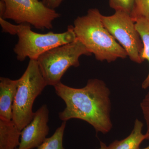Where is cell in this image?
Instances as JSON below:
<instances>
[{"instance_id":"6da1fadb","label":"cell","mask_w":149,"mask_h":149,"mask_svg":"<svg viewBox=\"0 0 149 149\" xmlns=\"http://www.w3.org/2000/svg\"><path fill=\"white\" fill-rule=\"evenodd\" d=\"M56 94L65 107L58 113L62 121L77 118L93 126L97 133H109L112 128L110 118V91L103 80L89 79L81 88H71L61 82L54 87Z\"/></svg>"},{"instance_id":"7a4b0ae2","label":"cell","mask_w":149,"mask_h":149,"mask_svg":"<svg viewBox=\"0 0 149 149\" xmlns=\"http://www.w3.org/2000/svg\"><path fill=\"white\" fill-rule=\"evenodd\" d=\"M102 15L97 9L91 8L85 15L77 17L73 26L77 40L97 60L111 63L126 58V51L104 26Z\"/></svg>"},{"instance_id":"3957f363","label":"cell","mask_w":149,"mask_h":149,"mask_svg":"<svg viewBox=\"0 0 149 149\" xmlns=\"http://www.w3.org/2000/svg\"><path fill=\"white\" fill-rule=\"evenodd\" d=\"M19 79L13 106L12 120L22 130L32 121L35 99L47 86L36 60H30L25 72Z\"/></svg>"},{"instance_id":"277c9868","label":"cell","mask_w":149,"mask_h":149,"mask_svg":"<svg viewBox=\"0 0 149 149\" xmlns=\"http://www.w3.org/2000/svg\"><path fill=\"white\" fill-rule=\"evenodd\" d=\"M16 35L18 42L13 51L17 58L20 61H24L27 58L37 60L45 52L77 40L72 25L68 26L66 31L62 33L50 32L41 34L32 31L30 24H17Z\"/></svg>"},{"instance_id":"5b68a950","label":"cell","mask_w":149,"mask_h":149,"mask_svg":"<svg viewBox=\"0 0 149 149\" xmlns=\"http://www.w3.org/2000/svg\"><path fill=\"white\" fill-rule=\"evenodd\" d=\"M92 54L77 39L45 52L37 61L47 85L54 87L61 82L62 77L69 68L79 66L81 56Z\"/></svg>"},{"instance_id":"8992f818","label":"cell","mask_w":149,"mask_h":149,"mask_svg":"<svg viewBox=\"0 0 149 149\" xmlns=\"http://www.w3.org/2000/svg\"><path fill=\"white\" fill-rule=\"evenodd\" d=\"M6 5L3 18L18 24H28L39 29L53 28V22L61 15L40 0H3Z\"/></svg>"},{"instance_id":"52a82bcc","label":"cell","mask_w":149,"mask_h":149,"mask_svg":"<svg viewBox=\"0 0 149 149\" xmlns=\"http://www.w3.org/2000/svg\"><path fill=\"white\" fill-rule=\"evenodd\" d=\"M102 20L107 30L126 51L130 60L142 63L144 61L141 57L143 45L130 15L115 11L110 16L102 15Z\"/></svg>"},{"instance_id":"ba28073f","label":"cell","mask_w":149,"mask_h":149,"mask_svg":"<svg viewBox=\"0 0 149 149\" xmlns=\"http://www.w3.org/2000/svg\"><path fill=\"white\" fill-rule=\"evenodd\" d=\"M49 120L48 107L43 105L35 112L32 121L22 130L17 149H32L40 146L49 134Z\"/></svg>"},{"instance_id":"9c48e42d","label":"cell","mask_w":149,"mask_h":149,"mask_svg":"<svg viewBox=\"0 0 149 149\" xmlns=\"http://www.w3.org/2000/svg\"><path fill=\"white\" fill-rule=\"evenodd\" d=\"M18 83L19 79L0 78V118L12 120L13 106Z\"/></svg>"},{"instance_id":"30bf717a","label":"cell","mask_w":149,"mask_h":149,"mask_svg":"<svg viewBox=\"0 0 149 149\" xmlns=\"http://www.w3.org/2000/svg\"><path fill=\"white\" fill-rule=\"evenodd\" d=\"M21 133L13 120L0 118V149H16Z\"/></svg>"},{"instance_id":"8fae6325","label":"cell","mask_w":149,"mask_h":149,"mask_svg":"<svg viewBox=\"0 0 149 149\" xmlns=\"http://www.w3.org/2000/svg\"><path fill=\"white\" fill-rule=\"evenodd\" d=\"M143 127V122L136 119L130 135L123 140L114 141L110 144L107 149H140V145L146 140V134L142 132Z\"/></svg>"},{"instance_id":"7c38bea8","label":"cell","mask_w":149,"mask_h":149,"mask_svg":"<svg viewBox=\"0 0 149 149\" xmlns=\"http://www.w3.org/2000/svg\"><path fill=\"white\" fill-rule=\"evenodd\" d=\"M135 23L143 45L141 57L143 60H147L149 63V21L146 19L141 18L136 20ZM141 86L145 90L149 88V72Z\"/></svg>"},{"instance_id":"4fadbf2b","label":"cell","mask_w":149,"mask_h":149,"mask_svg":"<svg viewBox=\"0 0 149 149\" xmlns=\"http://www.w3.org/2000/svg\"><path fill=\"white\" fill-rule=\"evenodd\" d=\"M66 124V121H63L53 135L47 138L37 149H65L63 142Z\"/></svg>"},{"instance_id":"5bb4252c","label":"cell","mask_w":149,"mask_h":149,"mask_svg":"<svg viewBox=\"0 0 149 149\" xmlns=\"http://www.w3.org/2000/svg\"><path fill=\"white\" fill-rule=\"evenodd\" d=\"M130 15L135 22L141 18L146 19L149 21V0H135Z\"/></svg>"},{"instance_id":"9a60e30c","label":"cell","mask_w":149,"mask_h":149,"mask_svg":"<svg viewBox=\"0 0 149 149\" xmlns=\"http://www.w3.org/2000/svg\"><path fill=\"white\" fill-rule=\"evenodd\" d=\"M135 0H109L110 6L115 11H121L130 14Z\"/></svg>"},{"instance_id":"2e32d148","label":"cell","mask_w":149,"mask_h":149,"mask_svg":"<svg viewBox=\"0 0 149 149\" xmlns=\"http://www.w3.org/2000/svg\"><path fill=\"white\" fill-rule=\"evenodd\" d=\"M141 107L147 125L146 140H149V91L141 103Z\"/></svg>"},{"instance_id":"e0dca14e","label":"cell","mask_w":149,"mask_h":149,"mask_svg":"<svg viewBox=\"0 0 149 149\" xmlns=\"http://www.w3.org/2000/svg\"><path fill=\"white\" fill-rule=\"evenodd\" d=\"M0 24L3 32L11 35H16L17 25L11 24L1 17H0Z\"/></svg>"},{"instance_id":"ac0fdd59","label":"cell","mask_w":149,"mask_h":149,"mask_svg":"<svg viewBox=\"0 0 149 149\" xmlns=\"http://www.w3.org/2000/svg\"><path fill=\"white\" fill-rule=\"evenodd\" d=\"M64 1L65 0H42L45 5L54 10L58 8Z\"/></svg>"},{"instance_id":"d6986e66","label":"cell","mask_w":149,"mask_h":149,"mask_svg":"<svg viewBox=\"0 0 149 149\" xmlns=\"http://www.w3.org/2000/svg\"><path fill=\"white\" fill-rule=\"evenodd\" d=\"M6 5L5 3L3 0L0 1V17L3 18L5 13Z\"/></svg>"},{"instance_id":"ffe728a7","label":"cell","mask_w":149,"mask_h":149,"mask_svg":"<svg viewBox=\"0 0 149 149\" xmlns=\"http://www.w3.org/2000/svg\"><path fill=\"white\" fill-rule=\"evenodd\" d=\"M107 146L103 142H100V149H107Z\"/></svg>"},{"instance_id":"44dd1931","label":"cell","mask_w":149,"mask_h":149,"mask_svg":"<svg viewBox=\"0 0 149 149\" xmlns=\"http://www.w3.org/2000/svg\"><path fill=\"white\" fill-rule=\"evenodd\" d=\"M142 149H149V146H148L146 147V148H145Z\"/></svg>"},{"instance_id":"7402d4cb","label":"cell","mask_w":149,"mask_h":149,"mask_svg":"<svg viewBox=\"0 0 149 149\" xmlns=\"http://www.w3.org/2000/svg\"><path fill=\"white\" fill-rule=\"evenodd\" d=\"M17 149V148H16V149Z\"/></svg>"}]
</instances>
